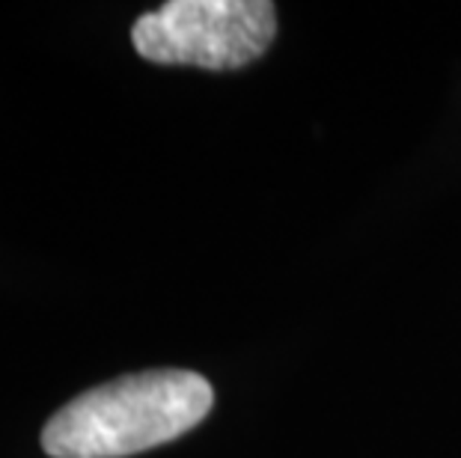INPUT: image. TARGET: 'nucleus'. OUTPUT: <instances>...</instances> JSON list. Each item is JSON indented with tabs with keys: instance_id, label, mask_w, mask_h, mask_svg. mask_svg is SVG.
Listing matches in <instances>:
<instances>
[{
	"instance_id": "f257e3e1",
	"label": "nucleus",
	"mask_w": 461,
	"mask_h": 458,
	"mask_svg": "<svg viewBox=\"0 0 461 458\" xmlns=\"http://www.w3.org/2000/svg\"><path fill=\"white\" fill-rule=\"evenodd\" d=\"M214 390L191 369H149L93 387L63 405L42 432L51 458L134 455L205 420Z\"/></svg>"
},
{
	"instance_id": "f03ea898",
	"label": "nucleus",
	"mask_w": 461,
	"mask_h": 458,
	"mask_svg": "<svg viewBox=\"0 0 461 458\" xmlns=\"http://www.w3.org/2000/svg\"><path fill=\"white\" fill-rule=\"evenodd\" d=\"M277 15L268 0H170L131 27L137 54L161 66L241 69L268 51Z\"/></svg>"
}]
</instances>
